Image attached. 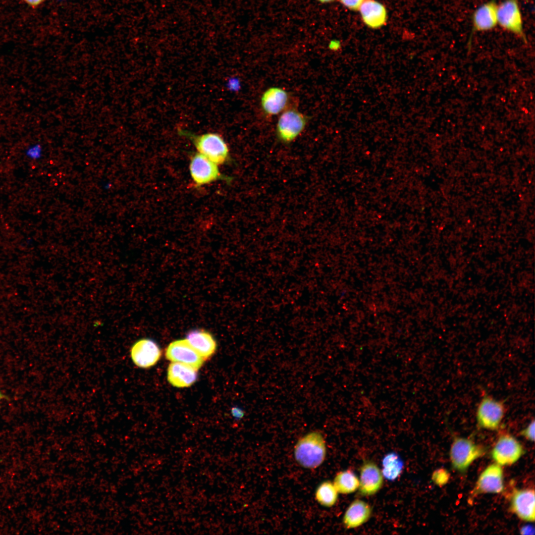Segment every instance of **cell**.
Here are the masks:
<instances>
[{"label": "cell", "instance_id": "1", "mask_svg": "<svg viewBox=\"0 0 535 535\" xmlns=\"http://www.w3.org/2000/svg\"><path fill=\"white\" fill-rule=\"evenodd\" d=\"M326 454L325 444L321 432H310L297 442L294 450L296 461L303 467L316 468L323 462Z\"/></svg>", "mask_w": 535, "mask_h": 535}, {"label": "cell", "instance_id": "2", "mask_svg": "<svg viewBox=\"0 0 535 535\" xmlns=\"http://www.w3.org/2000/svg\"><path fill=\"white\" fill-rule=\"evenodd\" d=\"M193 142L198 153L217 164L229 162L231 160L228 146L224 139L215 133H207L200 135L183 133Z\"/></svg>", "mask_w": 535, "mask_h": 535}, {"label": "cell", "instance_id": "3", "mask_svg": "<svg viewBox=\"0 0 535 535\" xmlns=\"http://www.w3.org/2000/svg\"><path fill=\"white\" fill-rule=\"evenodd\" d=\"M485 452L484 448L472 440L455 437L449 452L453 468L460 473L465 472L470 465Z\"/></svg>", "mask_w": 535, "mask_h": 535}, {"label": "cell", "instance_id": "4", "mask_svg": "<svg viewBox=\"0 0 535 535\" xmlns=\"http://www.w3.org/2000/svg\"><path fill=\"white\" fill-rule=\"evenodd\" d=\"M506 413L503 401L496 399L485 394L483 396L476 410V420L480 428L495 430L499 428Z\"/></svg>", "mask_w": 535, "mask_h": 535}, {"label": "cell", "instance_id": "5", "mask_svg": "<svg viewBox=\"0 0 535 535\" xmlns=\"http://www.w3.org/2000/svg\"><path fill=\"white\" fill-rule=\"evenodd\" d=\"M189 169L192 180L197 186L208 184L217 180L230 182L232 178L221 174L217 164L198 153L190 160Z\"/></svg>", "mask_w": 535, "mask_h": 535}, {"label": "cell", "instance_id": "6", "mask_svg": "<svg viewBox=\"0 0 535 535\" xmlns=\"http://www.w3.org/2000/svg\"><path fill=\"white\" fill-rule=\"evenodd\" d=\"M306 116L295 108H288L282 112L276 125L278 139L282 143L289 144L304 130L307 123Z\"/></svg>", "mask_w": 535, "mask_h": 535}, {"label": "cell", "instance_id": "7", "mask_svg": "<svg viewBox=\"0 0 535 535\" xmlns=\"http://www.w3.org/2000/svg\"><path fill=\"white\" fill-rule=\"evenodd\" d=\"M521 443L507 432L502 433L491 451V456L495 463L501 466L511 465L516 462L524 453Z\"/></svg>", "mask_w": 535, "mask_h": 535}, {"label": "cell", "instance_id": "8", "mask_svg": "<svg viewBox=\"0 0 535 535\" xmlns=\"http://www.w3.org/2000/svg\"><path fill=\"white\" fill-rule=\"evenodd\" d=\"M497 24L521 38L526 43L521 12L518 0H504L497 9Z\"/></svg>", "mask_w": 535, "mask_h": 535}, {"label": "cell", "instance_id": "9", "mask_svg": "<svg viewBox=\"0 0 535 535\" xmlns=\"http://www.w3.org/2000/svg\"><path fill=\"white\" fill-rule=\"evenodd\" d=\"M504 489L503 473L500 465L488 466L480 475L471 492V498L485 493H499Z\"/></svg>", "mask_w": 535, "mask_h": 535}, {"label": "cell", "instance_id": "10", "mask_svg": "<svg viewBox=\"0 0 535 535\" xmlns=\"http://www.w3.org/2000/svg\"><path fill=\"white\" fill-rule=\"evenodd\" d=\"M165 355L168 360L188 365L197 370L205 361L186 339L170 343L166 349Z\"/></svg>", "mask_w": 535, "mask_h": 535}, {"label": "cell", "instance_id": "11", "mask_svg": "<svg viewBox=\"0 0 535 535\" xmlns=\"http://www.w3.org/2000/svg\"><path fill=\"white\" fill-rule=\"evenodd\" d=\"M130 356L136 366L147 369L156 364L161 357V351L158 345L152 339L142 338L132 346Z\"/></svg>", "mask_w": 535, "mask_h": 535}, {"label": "cell", "instance_id": "12", "mask_svg": "<svg viewBox=\"0 0 535 535\" xmlns=\"http://www.w3.org/2000/svg\"><path fill=\"white\" fill-rule=\"evenodd\" d=\"M511 497L510 509L520 519L535 521V491L533 489H515Z\"/></svg>", "mask_w": 535, "mask_h": 535}, {"label": "cell", "instance_id": "13", "mask_svg": "<svg viewBox=\"0 0 535 535\" xmlns=\"http://www.w3.org/2000/svg\"><path fill=\"white\" fill-rule=\"evenodd\" d=\"M383 477L381 471L374 462H365L361 467L359 491L364 496L372 495L382 487Z\"/></svg>", "mask_w": 535, "mask_h": 535}, {"label": "cell", "instance_id": "14", "mask_svg": "<svg viewBox=\"0 0 535 535\" xmlns=\"http://www.w3.org/2000/svg\"><path fill=\"white\" fill-rule=\"evenodd\" d=\"M289 95L283 89L272 87L266 90L261 98V106L264 113L268 116L279 114L287 108Z\"/></svg>", "mask_w": 535, "mask_h": 535}, {"label": "cell", "instance_id": "15", "mask_svg": "<svg viewBox=\"0 0 535 535\" xmlns=\"http://www.w3.org/2000/svg\"><path fill=\"white\" fill-rule=\"evenodd\" d=\"M496 0H491L476 9L472 17L473 31L485 32L497 25Z\"/></svg>", "mask_w": 535, "mask_h": 535}, {"label": "cell", "instance_id": "16", "mask_svg": "<svg viewBox=\"0 0 535 535\" xmlns=\"http://www.w3.org/2000/svg\"><path fill=\"white\" fill-rule=\"evenodd\" d=\"M197 371L188 365L172 362L168 367L167 380L176 387H189L196 381Z\"/></svg>", "mask_w": 535, "mask_h": 535}, {"label": "cell", "instance_id": "17", "mask_svg": "<svg viewBox=\"0 0 535 535\" xmlns=\"http://www.w3.org/2000/svg\"><path fill=\"white\" fill-rule=\"evenodd\" d=\"M186 339L205 360L210 358L216 349V342L214 337L204 330L190 331Z\"/></svg>", "mask_w": 535, "mask_h": 535}, {"label": "cell", "instance_id": "18", "mask_svg": "<svg viewBox=\"0 0 535 535\" xmlns=\"http://www.w3.org/2000/svg\"><path fill=\"white\" fill-rule=\"evenodd\" d=\"M359 10L363 22L370 28H379L386 22L387 12L385 7L375 0H365Z\"/></svg>", "mask_w": 535, "mask_h": 535}, {"label": "cell", "instance_id": "19", "mask_svg": "<svg viewBox=\"0 0 535 535\" xmlns=\"http://www.w3.org/2000/svg\"><path fill=\"white\" fill-rule=\"evenodd\" d=\"M372 511V508L368 503L356 499L346 510L343 518V524L348 529L358 527L369 519Z\"/></svg>", "mask_w": 535, "mask_h": 535}, {"label": "cell", "instance_id": "20", "mask_svg": "<svg viewBox=\"0 0 535 535\" xmlns=\"http://www.w3.org/2000/svg\"><path fill=\"white\" fill-rule=\"evenodd\" d=\"M383 477L387 480L394 481L401 474L404 462L400 456L395 452H390L386 455L382 460Z\"/></svg>", "mask_w": 535, "mask_h": 535}, {"label": "cell", "instance_id": "21", "mask_svg": "<svg viewBox=\"0 0 535 535\" xmlns=\"http://www.w3.org/2000/svg\"><path fill=\"white\" fill-rule=\"evenodd\" d=\"M333 484L338 492L348 494L359 488V480L353 472L347 470L337 474Z\"/></svg>", "mask_w": 535, "mask_h": 535}, {"label": "cell", "instance_id": "22", "mask_svg": "<svg viewBox=\"0 0 535 535\" xmlns=\"http://www.w3.org/2000/svg\"><path fill=\"white\" fill-rule=\"evenodd\" d=\"M338 493L333 483L330 481H325L318 487L316 492V497L321 505L329 507L336 503Z\"/></svg>", "mask_w": 535, "mask_h": 535}, {"label": "cell", "instance_id": "23", "mask_svg": "<svg viewBox=\"0 0 535 535\" xmlns=\"http://www.w3.org/2000/svg\"><path fill=\"white\" fill-rule=\"evenodd\" d=\"M449 478L448 472L444 469H440L433 473L432 479L436 484L442 485L447 482Z\"/></svg>", "mask_w": 535, "mask_h": 535}, {"label": "cell", "instance_id": "24", "mask_svg": "<svg viewBox=\"0 0 535 535\" xmlns=\"http://www.w3.org/2000/svg\"><path fill=\"white\" fill-rule=\"evenodd\" d=\"M535 420H532L528 425L520 432V434L528 440L534 441L535 439Z\"/></svg>", "mask_w": 535, "mask_h": 535}, {"label": "cell", "instance_id": "25", "mask_svg": "<svg viewBox=\"0 0 535 535\" xmlns=\"http://www.w3.org/2000/svg\"><path fill=\"white\" fill-rule=\"evenodd\" d=\"M365 0H339L346 7L352 10H358Z\"/></svg>", "mask_w": 535, "mask_h": 535}, {"label": "cell", "instance_id": "26", "mask_svg": "<svg viewBox=\"0 0 535 535\" xmlns=\"http://www.w3.org/2000/svg\"><path fill=\"white\" fill-rule=\"evenodd\" d=\"M231 414L235 419L240 420L244 416V411L240 408L234 407L231 409Z\"/></svg>", "mask_w": 535, "mask_h": 535}, {"label": "cell", "instance_id": "27", "mask_svg": "<svg viewBox=\"0 0 535 535\" xmlns=\"http://www.w3.org/2000/svg\"><path fill=\"white\" fill-rule=\"evenodd\" d=\"M520 533L523 535H534L535 534L534 527L531 525L524 526L520 529Z\"/></svg>", "mask_w": 535, "mask_h": 535}, {"label": "cell", "instance_id": "28", "mask_svg": "<svg viewBox=\"0 0 535 535\" xmlns=\"http://www.w3.org/2000/svg\"><path fill=\"white\" fill-rule=\"evenodd\" d=\"M28 5L31 7H37L42 3H43L46 0H23Z\"/></svg>", "mask_w": 535, "mask_h": 535}, {"label": "cell", "instance_id": "29", "mask_svg": "<svg viewBox=\"0 0 535 535\" xmlns=\"http://www.w3.org/2000/svg\"><path fill=\"white\" fill-rule=\"evenodd\" d=\"M340 47L339 44L337 42L332 41L329 44V48L332 50H337Z\"/></svg>", "mask_w": 535, "mask_h": 535}, {"label": "cell", "instance_id": "30", "mask_svg": "<svg viewBox=\"0 0 535 535\" xmlns=\"http://www.w3.org/2000/svg\"><path fill=\"white\" fill-rule=\"evenodd\" d=\"M102 186L104 189L109 190L112 187V184L110 182H105L103 184Z\"/></svg>", "mask_w": 535, "mask_h": 535}, {"label": "cell", "instance_id": "31", "mask_svg": "<svg viewBox=\"0 0 535 535\" xmlns=\"http://www.w3.org/2000/svg\"><path fill=\"white\" fill-rule=\"evenodd\" d=\"M321 3H327L334 1V0H318Z\"/></svg>", "mask_w": 535, "mask_h": 535}, {"label": "cell", "instance_id": "32", "mask_svg": "<svg viewBox=\"0 0 535 535\" xmlns=\"http://www.w3.org/2000/svg\"><path fill=\"white\" fill-rule=\"evenodd\" d=\"M3 398V395L2 394V393H1L0 392V400H1V399H2Z\"/></svg>", "mask_w": 535, "mask_h": 535}]
</instances>
